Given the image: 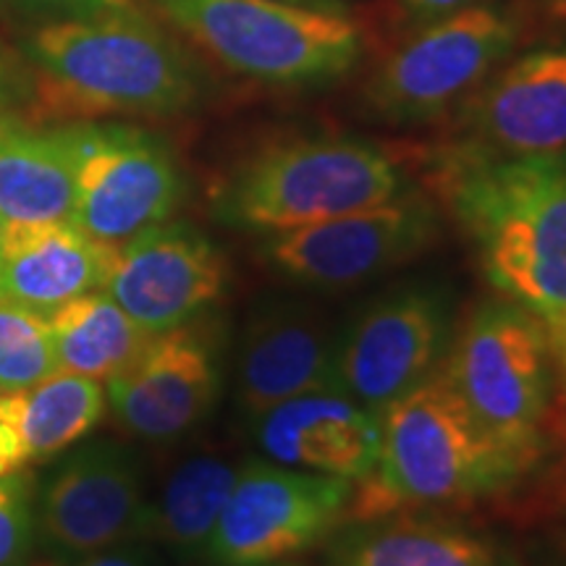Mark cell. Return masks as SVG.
I'll list each match as a JSON object with an SVG mask.
<instances>
[{"mask_svg": "<svg viewBox=\"0 0 566 566\" xmlns=\"http://www.w3.org/2000/svg\"><path fill=\"white\" fill-rule=\"evenodd\" d=\"M436 184L504 300L566 344V153L501 158L457 145L436 163Z\"/></svg>", "mask_w": 566, "mask_h": 566, "instance_id": "1", "label": "cell"}, {"mask_svg": "<svg viewBox=\"0 0 566 566\" xmlns=\"http://www.w3.org/2000/svg\"><path fill=\"white\" fill-rule=\"evenodd\" d=\"M34 122L171 118L202 101L192 55L145 13L42 21L19 40Z\"/></svg>", "mask_w": 566, "mask_h": 566, "instance_id": "2", "label": "cell"}, {"mask_svg": "<svg viewBox=\"0 0 566 566\" xmlns=\"http://www.w3.org/2000/svg\"><path fill=\"white\" fill-rule=\"evenodd\" d=\"M380 422L378 462L354 483L346 522L475 501L522 478L443 370L384 409Z\"/></svg>", "mask_w": 566, "mask_h": 566, "instance_id": "3", "label": "cell"}, {"mask_svg": "<svg viewBox=\"0 0 566 566\" xmlns=\"http://www.w3.org/2000/svg\"><path fill=\"white\" fill-rule=\"evenodd\" d=\"M405 192L399 163L375 142L304 134L239 160L218 184L212 212L231 229L265 237L378 208Z\"/></svg>", "mask_w": 566, "mask_h": 566, "instance_id": "4", "label": "cell"}, {"mask_svg": "<svg viewBox=\"0 0 566 566\" xmlns=\"http://www.w3.org/2000/svg\"><path fill=\"white\" fill-rule=\"evenodd\" d=\"M163 21L231 74L268 87L344 80L365 51L357 21L338 9L275 0H147Z\"/></svg>", "mask_w": 566, "mask_h": 566, "instance_id": "5", "label": "cell"}, {"mask_svg": "<svg viewBox=\"0 0 566 566\" xmlns=\"http://www.w3.org/2000/svg\"><path fill=\"white\" fill-rule=\"evenodd\" d=\"M443 375L525 478L546 454L556 396V352L520 304L488 300L472 310L446 357Z\"/></svg>", "mask_w": 566, "mask_h": 566, "instance_id": "6", "label": "cell"}, {"mask_svg": "<svg viewBox=\"0 0 566 566\" xmlns=\"http://www.w3.org/2000/svg\"><path fill=\"white\" fill-rule=\"evenodd\" d=\"M74 168L71 223L101 244H124L171 221L187 179L160 134L124 122H59Z\"/></svg>", "mask_w": 566, "mask_h": 566, "instance_id": "7", "label": "cell"}, {"mask_svg": "<svg viewBox=\"0 0 566 566\" xmlns=\"http://www.w3.org/2000/svg\"><path fill=\"white\" fill-rule=\"evenodd\" d=\"M520 40V19L478 3L428 21L380 61L365 84V108L388 124H424L483 87Z\"/></svg>", "mask_w": 566, "mask_h": 566, "instance_id": "8", "label": "cell"}, {"mask_svg": "<svg viewBox=\"0 0 566 566\" xmlns=\"http://www.w3.org/2000/svg\"><path fill=\"white\" fill-rule=\"evenodd\" d=\"M354 483L275 462L239 467L205 556L212 566L292 562L346 525Z\"/></svg>", "mask_w": 566, "mask_h": 566, "instance_id": "9", "label": "cell"}, {"mask_svg": "<svg viewBox=\"0 0 566 566\" xmlns=\"http://www.w3.org/2000/svg\"><path fill=\"white\" fill-rule=\"evenodd\" d=\"M147 499L139 459L95 438L63 451L34 488V543L51 558H80L145 537Z\"/></svg>", "mask_w": 566, "mask_h": 566, "instance_id": "10", "label": "cell"}, {"mask_svg": "<svg viewBox=\"0 0 566 566\" xmlns=\"http://www.w3.org/2000/svg\"><path fill=\"white\" fill-rule=\"evenodd\" d=\"M441 231V212L420 192L302 229L265 233L260 258L310 289H344L407 263Z\"/></svg>", "mask_w": 566, "mask_h": 566, "instance_id": "11", "label": "cell"}, {"mask_svg": "<svg viewBox=\"0 0 566 566\" xmlns=\"http://www.w3.org/2000/svg\"><path fill=\"white\" fill-rule=\"evenodd\" d=\"M105 384L111 412L126 433L153 443L176 441L210 415L221 391V328L202 315L153 334L137 357Z\"/></svg>", "mask_w": 566, "mask_h": 566, "instance_id": "12", "label": "cell"}, {"mask_svg": "<svg viewBox=\"0 0 566 566\" xmlns=\"http://www.w3.org/2000/svg\"><path fill=\"white\" fill-rule=\"evenodd\" d=\"M449 342V300L436 289H399L373 302L338 336V391L384 412L433 378Z\"/></svg>", "mask_w": 566, "mask_h": 566, "instance_id": "13", "label": "cell"}, {"mask_svg": "<svg viewBox=\"0 0 566 566\" xmlns=\"http://www.w3.org/2000/svg\"><path fill=\"white\" fill-rule=\"evenodd\" d=\"M229 283L221 247L192 223L166 221L111 247L103 292L147 334H163L208 315Z\"/></svg>", "mask_w": 566, "mask_h": 566, "instance_id": "14", "label": "cell"}, {"mask_svg": "<svg viewBox=\"0 0 566 566\" xmlns=\"http://www.w3.org/2000/svg\"><path fill=\"white\" fill-rule=\"evenodd\" d=\"M462 105L467 147L501 158L566 153V45L520 55Z\"/></svg>", "mask_w": 566, "mask_h": 566, "instance_id": "15", "label": "cell"}, {"mask_svg": "<svg viewBox=\"0 0 566 566\" xmlns=\"http://www.w3.org/2000/svg\"><path fill=\"white\" fill-rule=\"evenodd\" d=\"M254 441L275 464L359 483L378 462L384 422L342 391L294 396L252 417Z\"/></svg>", "mask_w": 566, "mask_h": 566, "instance_id": "16", "label": "cell"}, {"mask_svg": "<svg viewBox=\"0 0 566 566\" xmlns=\"http://www.w3.org/2000/svg\"><path fill=\"white\" fill-rule=\"evenodd\" d=\"M338 338L321 315L300 304H273L247 323L237 354V399L258 417L281 401L315 391H338Z\"/></svg>", "mask_w": 566, "mask_h": 566, "instance_id": "17", "label": "cell"}, {"mask_svg": "<svg viewBox=\"0 0 566 566\" xmlns=\"http://www.w3.org/2000/svg\"><path fill=\"white\" fill-rule=\"evenodd\" d=\"M111 247L71 221L3 226L0 296L48 315L76 296L103 289Z\"/></svg>", "mask_w": 566, "mask_h": 566, "instance_id": "18", "label": "cell"}, {"mask_svg": "<svg viewBox=\"0 0 566 566\" xmlns=\"http://www.w3.org/2000/svg\"><path fill=\"white\" fill-rule=\"evenodd\" d=\"M101 380L55 373L38 386L0 391V478L63 454L103 420Z\"/></svg>", "mask_w": 566, "mask_h": 566, "instance_id": "19", "label": "cell"}, {"mask_svg": "<svg viewBox=\"0 0 566 566\" xmlns=\"http://www.w3.org/2000/svg\"><path fill=\"white\" fill-rule=\"evenodd\" d=\"M74 216V168L59 124L0 118V223L40 226Z\"/></svg>", "mask_w": 566, "mask_h": 566, "instance_id": "20", "label": "cell"}, {"mask_svg": "<svg viewBox=\"0 0 566 566\" xmlns=\"http://www.w3.org/2000/svg\"><path fill=\"white\" fill-rule=\"evenodd\" d=\"M331 566H514L485 535L428 520L391 514L352 522L336 533Z\"/></svg>", "mask_w": 566, "mask_h": 566, "instance_id": "21", "label": "cell"}, {"mask_svg": "<svg viewBox=\"0 0 566 566\" xmlns=\"http://www.w3.org/2000/svg\"><path fill=\"white\" fill-rule=\"evenodd\" d=\"M61 373L111 380L150 342L137 321L108 292L95 289L48 313Z\"/></svg>", "mask_w": 566, "mask_h": 566, "instance_id": "22", "label": "cell"}, {"mask_svg": "<svg viewBox=\"0 0 566 566\" xmlns=\"http://www.w3.org/2000/svg\"><path fill=\"white\" fill-rule=\"evenodd\" d=\"M239 467L221 457H192L166 480L155 504H147L145 535L184 558H202L221 520Z\"/></svg>", "mask_w": 566, "mask_h": 566, "instance_id": "23", "label": "cell"}, {"mask_svg": "<svg viewBox=\"0 0 566 566\" xmlns=\"http://www.w3.org/2000/svg\"><path fill=\"white\" fill-rule=\"evenodd\" d=\"M61 373L48 317L0 296V391L38 386Z\"/></svg>", "mask_w": 566, "mask_h": 566, "instance_id": "24", "label": "cell"}, {"mask_svg": "<svg viewBox=\"0 0 566 566\" xmlns=\"http://www.w3.org/2000/svg\"><path fill=\"white\" fill-rule=\"evenodd\" d=\"M34 543V485L24 475L0 478V566H30Z\"/></svg>", "mask_w": 566, "mask_h": 566, "instance_id": "25", "label": "cell"}, {"mask_svg": "<svg viewBox=\"0 0 566 566\" xmlns=\"http://www.w3.org/2000/svg\"><path fill=\"white\" fill-rule=\"evenodd\" d=\"M19 11L32 13L42 21H74V19H105L134 17L145 13L139 0H3Z\"/></svg>", "mask_w": 566, "mask_h": 566, "instance_id": "26", "label": "cell"}, {"mask_svg": "<svg viewBox=\"0 0 566 566\" xmlns=\"http://www.w3.org/2000/svg\"><path fill=\"white\" fill-rule=\"evenodd\" d=\"M27 103H30V82H27L24 63L0 45V118L21 113Z\"/></svg>", "mask_w": 566, "mask_h": 566, "instance_id": "27", "label": "cell"}, {"mask_svg": "<svg viewBox=\"0 0 566 566\" xmlns=\"http://www.w3.org/2000/svg\"><path fill=\"white\" fill-rule=\"evenodd\" d=\"M48 566H155V564L147 551L124 543V546H113V548L97 551V554H87L80 558H53V564Z\"/></svg>", "mask_w": 566, "mask_h": 566, "instance_id": "28", "label": "cell"}, {"mask_svg": "<svg viewBox=\"0 0 566 566\" xmlns=\"http://www.w3.org/2000/svg\"><path fill=\"white\" fill-rule=\"evenodd\" d=\"M483 3V0H399V9L405 11L409 21L417 27L428 24V21L451 17V13L470 9V6Z\"/></svg>", "mask_w": 566, "mask_h": 566, "instance_id": "29", "label": "cell"}, {"mask_svg": "<svg viewBox=\"0 0 566 566\" xmlns=\"http://www.w3.org/2000/svg\"><path fill=\"white\" fill-rule=\"evenodd\" d=\"M535 3L551 21L566 27V0H535Z\"/></svg>", "mask_w": 566, "mask_h": 566, "instance_id": "30", "label": "cell"}, {"mask_svg": "<svg viewBox=\"0 0 566 566\" xmlns=\"http://www.w3.org/2000/svg\"><path fill=\"white\" fill-rule=\"evenodd\" d=\"M275 3L307 6V9H338V0H275Z\"/></svg>", "mask_w": 566, "mask_h": 566, "instance_id": "31", "label": "cell"}, {"mask_svg": "<svg viewBox=\"0 0 566 566\" xmlns=\"http://www.w3.org/2000/svg\"><path fill=\"white\" fill-rule=\"evenodd\" d=\"M556 359H558V365H562V370L566 373V344L562 346V349L556 352Z\"/></svg>", "mask_w": 566, "mask_h": 566, "instance_id": "32", "label": "cell"}, {"mask_svg": "<svg viewBox=\"0 0 566 566\" xmlns=\"http://www.w3.org/2000/svg\"><path fill=\"white\" fill-rule=\"evenodd\" d=\"M268 566H302V564H296V562H281V564H268Z\"/></svg>", "mask_w": 566, "mask_h": 566, "instance_id": "33", "label": "cell"}, {"mask_svg": "<svg viewBox=\"0 0 566 566\" xmlns=\"http://www.w3.org/2000/svg\"><path fill=\"white\" fill-rule=\"evenodd\" d=\"M0 252H3V223H0Z\"/></svg>", "mask_w": 566, "mask_h": 566, "instance_id": "34", "label": "cell"}, {"mask_svg": "<svg viewBox=\"0 0 566 566\" xmlns=\"http://www.w3.org/2000/svg\"><path fill=\"white\" fill-rule=\"evenodd\" d=\"M0 3H3V0H0Z\"/></svg>", "mask_w": 566, "mask_h": 566, "instance_id": "35", "label": "cell"}]
</instances>
